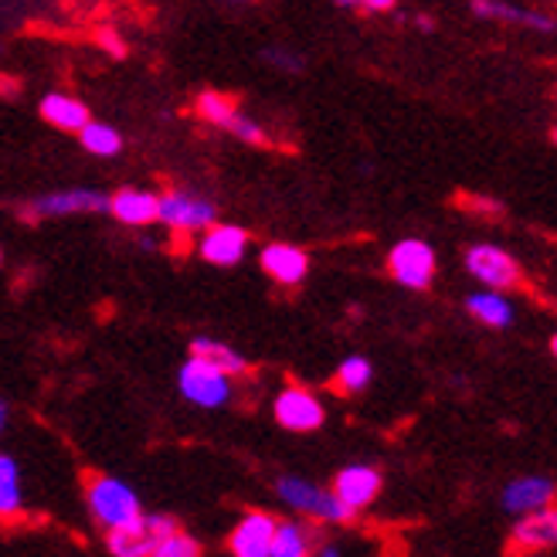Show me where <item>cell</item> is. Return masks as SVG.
Instances as JSON below:
<instances>
[{
	"mask_svg": "<svg viewBox=\"0 0 557 557\" xmlns=\"http://www.w3.org/2000/svg\"><path fill=\"white\" fill-rule=\"evenodd\" d=\"M24 513V496H21V469L14 456L0 453V520H17Z\"/></svg>",
	"mask_w": 557,
	"mask_h": 557,
	"instance_id": "7402d4cb",
	"label": "cell"
},
{
	"mask_svg": "<svg viewBox=\"0 0 557 557\" xmlns=\"http://www.w3.org/2000/svg\"><path fill=\"white\" fill-rule=\"evenodd\" d=\"M160 221L174 232H198V228H211L218 221V208L198 194H181L171 190L160 198Z\"/></svg>",
	"mask_w": 557,
	"mask_h": 557,
	"instance_id": "9c48e42d",
	"label": "cell"
},
{
	"mask_svg": "<svg viewBox=\"0 0 557 557\" xmlns=\"http://www.w3.org/2000/svg\"><path fill=\"white\" fill-rule=\"evenodd\" d=\"M272 414L286 432H317L326 422L323 401L310 392V387H299V384H289L275 395Z\"/></svg>",
	"mask_w": 557,
	"mask_h": 557,
	"instance_id": "52a82bcc",
	"label": "cell"
},
{
	"mask_svg": "<svg viewBox=\"0 0 557 557\" xmlns=\"http://www.w3.org/2000/svg\"><path fill=\"white\" fill-rule=\"evenodd\" d=\"M177 527L181 523L166 513H139L136 520L106 531V547L113 557H150V550Z\"/></svg>",
	"mask_w": 557,
	"mask_h": 557,
	"instance_id": "3957f363",
	"label": "cell"
},
{
	"mask_svg": "<svg viewBox=\"0 0 557 557\" xmlns=\"http://www.w3.org/2000/svg\"><path fill=\"white\" fill-rule=\"evenodd\" d=\"M150 557H205V547L198 537H190L187 531L177 527V531H171L150 550Z\"/></svg>",
	"mask_w": 557,
	"mask_h": 557,
	"instance_id": "484cf974",
	"label": "cell"
},
{
	"mask_svg": "<svg viewBox=\"0 0 557 557\" xmlns=\"http://www.w3.org/2000/svg\"><path fill=\"white\" fill-rule=\"evenodd\" d=\"M190 357L205 360V364H211L214 371L228 374V377L248 374V360H245L238 350H232L228 344L211 341V337H194V341H190Z\"/></svg>",
	"mask_w": 557,
	"mask_h": 557,
	"instance_id": "ac0fdd59",
	"label": "cell"
},
{
	"mask_svg": "<svg viewBox=\"0 0 557 557\" xmlns=\"http://www.w3.org/2000/svg\"><path fill=\"white\" fill-rule=\"evenodd\" d=\"M459 208H466V211H472V214H493V218H499L504 214V205L499 201H493V198H466V194H459V201H456Z\"/></svg>",
	"mask_w": 557,
	"mask_h": 557,
	"instance_id": "83f0119b",
	"label": "cell"
},
{
	"mask_svg": "<svg viewBox=\"0 0 557 557\" xmlns=\"http://www.w3.org/2000/svg\"><path fill=\"white\" fill-rule=\"evenodd\" d=\"M531 557H537V554H531Z\"/></svg>",
	"mask_w": 557,
	"mask_h": 557,
	"instance_id": "d590c367",
	"label": "cell"
},
{
	"mask_svg": "<svg viewBox=\"0 0 557 557\" xmlns=\"http://www.w3.org/2000/svg\"><path fill=\"white\" fill-rule=\"evenodd\" d=\"M466 272L476 275L483 286H490L496 293H510V289L523 286L520 262L496 245H469L466 248Z\"/></svg>",
	"mask_w": 557,
	"mask_h": 557,
	"instance_id": "277c9868",
	"label": "cell"
},
{
	"mask_svg": "<svg viewBox=\"0 0 557 557\" xmlns=\"http://www.w3.org/2000/svg\"><path fill=\"white\" fill-rule=\"evenodd\" d=\"M265 59H269V62H275V65H283V69H293V72L302 65L299 59H286V51H265Z\"/></svg>",
	"mask_w": 557,
	"mask_h": 557,
	"instance_id": "f546056e",
	"label": "cell"
},
{
	"mask_svg": "<svg viewBox=\"0 0 557 557\" xmlns=\"http://www.w3.org/2000/svg\"><path fill=\"white\" fill-rule=\"evenodd\" d=\"M384 480H381V469L374 466H364V462H354V466H344L337 476H333V493H337V499H344V504L350 510H364L371 507L377 493H381Z\"/></svg>",
	"mask_w": 557,
	"mask_h": 557,
	"instance_id": "7c38bea8",
	"label": "cell"
},
{
	"mask_svg": "<svg viewBox=\"0 0 557 557\" xmlns=\"http://www.w3.org/2000/svg\"><path fill=\"white\" fill-rule=\"evenodd\" d=\"M550 139H554V144H557V126H554V129H550Z\"/></svg>",
	"mask_w": 557,
	"mask_h": 557,
	"instance_id": "836d02e7",
	"label": "cell"
},
{
	"mask_svg": "<svg viewBox=\"0 0 557 557\" xmlns=\"http://www.w3.org/2000/svg\"><path fill=\"white\" fill-rule=\"evenodd\" d=\"M371 377H374L371 360L354 354V357L341 360V368H337V374H333L330 387H333L337 395H357V392H364V387L371 384Z\"/></svg>",
	"mask_w": 557,
	"mask_h": 557,
	"instance_id": "603a6c76",
	"label": "cell"
},
{
	"mask_svg": "<svg viewBox=\"0 0 557 557\" xmlns=\"http://www.w3.org/2000/svg\"><path fill=\"white\" fill-rule=\"evenodd\" d=\"M228 133H235L238 139H245V144H259V147H265V144H269L265 129H262V126H259L256 120H248L245 113H238V116L232 120Z\"/></svg>",
	"mask_w": 557,
	"mask_h": 557,
	"instance_id": "4316f807",
	"label": "cell"
},
{
	"mask_svg": "<svg viewBox=\"0 0 557 557\" xmlns=\"http://www.w3.org/2000/svg\"><path fill=\"white\" fill-rule=\"evenodd\" d=\"M275 517L265 510H248L242 520L232 527L228 534V550L232 557H272V541H275Z\"/></svg>",
	"mask_w": 557,
	"mask_h": 557,
	"instance_id": "30bf717a",
	"label": "cell"
},
{
	"mask_svg": "<svg viewBox=\"0 0 557 557\" xmlns=\"http://www.w3.org/2000/svg\"><path fill=\"white\" fill-rule=\"evenodd\" d=\"M320 550V531L302 520H278L272 557H317Z\"/></svg>",
	"mask_w": 557,
	"mask_h": 557,
	"instance_id": "2e32d148",
	"label": "cell"
},
{
	"mask_svg": "<svg viewBox=\"0 0 557 557\" xmlns=\"http://www.w3.org/2000/svg\"><path fill=\"white\" fill-rule=\"evenodd\" d=\"M0 262H4V252H0Z\"/></svg>",
	"mask_w": 557,
	"mask_h": 557,
	"instance_id": "e575fe53",
	"label": "cell"
},
{
	"mask_svg": "<svg viewBox=\"0 0 557 557\" xmlns=\"http://www.w3.org/2000/svg\"><path fill=\"white\" fill-rule=\"evenodd\" d=\"M466 310H469V317H476L480 323H486L493 330H507L513 323V306H510V299L504 293H496V289H490V293H472L466 299Z\"/></svg>",
	"mask_w": 557,
	"mask_h": 557,
	"instance_id": "44dd1931",
	"label": "cell"
},
{
	"mask_svg": "<svg viewBox=\"0 0 557 557\" xmlns=\"http://www.w3.org/2000/svg\"><path fill=\"white\" fill-rule=\"evenodd\" d=\"M78 144L86 147L96 157H116L123 150V136L113 126H102V123H86L78 129Z\"/></svg>",
	"mask_w": 557,
	"mask_h": 557,
	"instance_id": "d4e9b609",
	"label": "cell"
},
{
	"mask_svg": "<svg viewBox=\"0 0 557 557\" xmlns=\"http://www.w3.org/2000/svg\"><path fill=\"white\" fill-rule=\"evenodd\" d=\"M194 109H198V116H201V120H208V123H214V126H221V129H228L232 120L242 113L238 102H235L232 96H225V92H201L198 102H194Z\"/></svg>",
	"mask_w": 557,
	"mask_h": 557,
	"instance_id": "cb8c5ba5",
	"label": "cell"
},
{
	"mask_svg": "<svg viewBox=\"0 0 557 557\" xmlns=\"http://www.w3.org/2000/svg\"><path fill=\"white\" fill-rule=\"evenodd\" d=\"M504 510L507 513H531V510H541L547 504L557 499V483L547 480V476H517L513 483H507L504 490Z\"/></svg>",
	"mask_w": 557,
	"mask_h": 557,
	"instance_id": "9a60e30c",
	"label": "cell"
},
{
	"mask_svg": "<svg viewBox=\"0 0 557 557\" xmlns=\"http://www.w3.org/2000/svg\"><path fill=\"white\" fill-rule=\"evenodd\" d=\"M550 354L557 357V333H554V337H550Z\"/></svg>",
	"mask_w": 557,
	"mask_h": 557,
	"instance_id": "d6a6232c",
	"label": "cell"
},
{
	"mask_svg": "<svg viewBox=\"0 0 557 557\" xmlns=\"http://www.w3.org/2000/svg\"><path fill=\"white\" fill-rule=\"evenodd\" d=\"M75 211H109V198L102 190H89V187L45 194V198H35L24 205V221L59 218V214H75Z\"/></svg>",
	"mask_w": 557,
	"mask_h": 557,
	"instance_id": "8fae6325",
	"label": "cell"
},
{
	"mask_svg": "<svg viewBox=\"0 0 557 557\" xmlns=\"http://www.w3.org/2000/svg\"><path fill=\"white\" fill-rule=\"evenodd\" d=\"M41 116H45L51 126L72 129V133H78L86 123H92L86 102H78V99H72V96H62V92H51V96L41 99Z\"/></svg>",
	"mask_w": 557,
	"mask_h": 557,
	"instance_id": "ffe728a7",
	"label": "cell"
},
{
	"mask_svg": "<svg viewBox=\"0 0 557 557\" xmlns=\"http://www.w3.org/2000/svg\"><path fill=\"white\" fill-rule=\"evenodd\" d=\"M245 248H248V232L238 228V225H214L205 232L201 238V259L211 262V265H238L245 259Z\"/></svg>",
	"mask_w": 557,
	"mask_h": 557,
	"instance_id": "5bb4252c",
	"label": "cell"
},
{
	"mask_svg": "<svg viewBox=\"0 0 557 557\" xmlns=\"http://www.w3.org/2000/svg\"><path fill=\"white\" fill-rule=\"evenodd\" d=\"M275 493L286 507H293L296 513L310 517L317 523H354L357 520V510H350L344 499H337V493L323 490L302 476L275 480Z\"/></svg>",
	"mask_w": 557,
	"mask_h": 557,
	"instance_id": "7a4b0ae2",
	"label": "cell"
},
{
	"mask_svg": "<svg viewBox=\"0 0 557 557\" xmlns=\"http://www.w3.org/2000/svg\"><path fill=\"white\" fill-rule=\"evenodd\" d=\"M177 387H181V395L198 408H221L232 401V377L214 371L198 357L184 360V368L177 374Z\"/></svg>",
	"mask_w": 557,
	"mask_h": 557,
	"instance_id": "8992f818",
	"label": "cell"
},
{
	"mask_svg": "<svg viewBox=\"0 0 557 557\" xmlns=\"http://www.w3.org/2000/svg\"><path fill=\"white\" fill-rule=\"evenodd\" d=\"M109 211H113L116 221H123V225L144 228V225H153V221H160V198H153L150 190L123 187L116 198H109Z\"/></svg>",
	"mask_w": 557,
	"mask_h": 557,
	"instance_id": "e0dca14e",
	"label": "cell"
},
{
	"mask_svg": "<svg viewBox=\"0 0 557 557\" xmlns=\"http://www.w3.org/2000/svg\"><path fill=\"white\" fill-rule=\"evenodd\" d=\"M8 418H11V408H8V401H0V435L8 429Z\"/></svg>",
	"mask_w": 557,
	"mask_h": 557,
	"instance_id": "4dcf8cb0",
	"label": "cell"
},
{
	"mask_svg": "<svg viewBox=\"0 0 557 557\" xmlns=\"http://www.w3.org/2000/svg\"><path fill=\"white\" fill-rule=\"evenodd\" d=\"M387 275L395 278L398 286L422 293L432 286L435 278V252L432 245L422 238H405L398 242L392 252H387Z\"/></svg>",
	"mask_w": 557,
	"mask_h": 557,
	"instance_id": "5b68a950",
	"label": "cell"
},
{
	"mask_svg": "<svg viewBox=\"0 0 557 557\" xmlns=\"http://www.w3.org/2000/svg\"><path fill=\"white\" fill-rule=\"evenodd\" d=\"M472 14L490 17V21H513L523 27H537V32H554L557 21L541 14V11H523L513 4H504V0H472Z\"/></svg>",
	"mask_w": 557,
	"mask_h": 557,
	"instance_id": "d6986e66",
	"label": "cell"
},
{
	"mask_svg": "<svg viewBox=\"0 0 557 557\" xmlns=\"http://www.w3.org/2000/svg\"><path fill=\"white\" fill-rule=\"evenodd\" d=\"M317 557H341V550L333 547V544H323V547L317 550Z\"/></svg>",
	"mask_w": 557,
	"mask_h": 557,
	"instance_id": "1f68e13d",
	"label": "cell"
},
{
	"mask_svg": "<svg viewBox=\"0 0 557 557\" xmlns=\"http://www.w3.org/2000/svg\"><path fill=\"white\" fill-rule=\"evenodd\" d=\"M341 8H364V11H374V14H381V11H392L395 8V0H337Z\"/></svg>",
	"mask_w": 557,
	"mask_h": 557,
	"instance_id": "f1b7e54d",
	"label": "cell"
},
{
	"mask_svg": "<svg viewBox=\"0 0 557 557\" xmlns=\"http://www.w3.org/2000/svg\"><path fill=\"white\" fill-rule=\"evenodd\" d=\"M550 547H557V507H541V510L523 513L507 541L510 557H531Z\"/></svg>",
	"mask_w": 557,
	"mask_h": 557,
	"instance_id": "ba28073f",
	"label": "cell"
},
{
	"mask_svg": "<svg viewBox=\"0 0 557 557\" xmlns=\"http://www.w3.org/2000/svg\"><path fill=\"white\" fill-rule=\"evenodd\" d=\"M82 493H86L89 513L102 531H113V527H123L144 513L139 496L123 480L106 476V472H96V469L82 472Z\"/></svg>",
	"mask_w": 557,
	"mask_h": 557,
	"instance_id": "6da1fadb",
	"label": "cell"
},
{
	"mask_svg": "<svg viewBox=\"0 0 557 557\" xmlns=\"http://www.w3.org/2000/svg\"><path fill=\"white\" fill-rule=\"evenodd\" d=\"M259 262H262V272L278 286H299L306 278V272H310V256L296 245H286V242L265 245Z\"/></svg>",
	"mask_w": 557,
	"mask_h": 557,
	"instance_id": "4fadbf2b",
	"label": "cell"
}]
</instances>
